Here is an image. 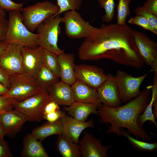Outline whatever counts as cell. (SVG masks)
Instances as JSON below:
<instances>
[{
    "mask_svg": "<svg viewBox=\"0 0 157 157\" xmlns=\"http://www.w3.org/2000/svg\"><path fill=\"white\" fill-rule=\"evenodd\" d=\"M83 60L107 59L122 65L140 68L143 60L134 42L133 30L126 24H102L85 38L78 49Z\"/></svg>",
    "mask_w": 157,
    "mask_h": 157,
    "instance_id": "cell-1",
    "label": "cell"
},
{
    "mask_svg": "<svg viewBox=\"0 0 157 157\" xmlns=\"http://www.w3.org/2000/svg\"><path fill=\"white\" fill-rule=\"evenodd\" d=\"M152 87V85L145 87L138 96L124 105L109 107L103 105L98 107L97 115L100 118L99 121L105 124H110L106 133H114L120 136L119 129L125 128L136 138L151 141V137L139 126L138 121L150 101Z\"/></svg>",
    "mask_w": 157,
    "mask_h": 157,
    "instance_id": "cell-2",
    "label": "cell"
},
{
    "mask_svg": "<svg viewBox=\"0 0 157 157\" xmlns=\"http://www.w3.org/2000/svg\"><path fill=\"white\" fill-rule=\"evenodd\" d=\"M38 34L30 31L24 24L20 12H9L8 26L4 42L22 47H35L38 46Z\"/></svg>",
    "mask_w": 157,
    "mask_h": 157,
    "instance_id": "cell-3",
    "label": "cell"
},
{
    "mask_svg": "<svg viewBox=\"0 0 157 157\" xmlns=\"http://www.w3.org/2000/svg\"><path fill=\"white\" fill-rule=\"evenodd\" d=\"M62 20L60 15H53L40 24L36 29L38 46L57 55L64 51L58 44L61 32L60 24Z\"/></svg>",
    "mask_w": 157,
    "mask_h": 157,
    "instance_id": "cell-4",
    "label": "cell"
},
{
    "mask_svg": "<svg viewBox=\"0 0 157 157\" xmlns=\"http://www.w3.org/2000/svg\"><path fill=\"white\" fill-rule=\"evenodd\" d=\"M59 10L57 5L47 0L28 6L22 11L23 23L33 33L40 24L50 17L57 15Z\"/></svg>",
    "mask_w": 157,
    "mask_h": 157,
    "instance_id": "cell-5",
    "label": "cell"
},
{
    "mask_svg": "<svg viewBox=\"0 0 157 157\" xmlns=\"http://www.w3.org/2000/svg\"><path fill=\"white\" fill-rule=\"evenodd\" d=\"M10 87L4 94L6 97L21 101L43 90L35 78L24 72L10 76Z\"/></svg>",
    "mask_w": 157,
    "mask_h": 157,
    "instance_id": "cell-6",
    "label": "cell"
},
{
    "mask_svg": "<svg viewBox=\"0 0 157 157\" xmlns=\"http://www.w3.org/2000/svg\"><path fill=\"white\" fill-rule=\"evenodd\" d=\"M52 99L48 92L43 91L21 101H18L14 108L25 115L28 121L40 122L43 119L45 106Z\"/></svg>",
    "mask_w": 157,
    "mask_h": 157,
    "instance_id": "cell-7",
    "label": "cell"
},
{
    "mask_svg": "<svg viewBox=\"0 0 157 157\" xmlns=\"http://www.w3.org/2000/svg\"><path fill=\"white\" fill-rule=\"evenodd\" d=\"M151 72V69L143 75L135 77L126 72L117 71L115 77L122 102L129 101L141 94V85Z\"/></svg>",
    "mask_w": 157,
    "mask_h": 157,
    "instance_id": "cell-8",
    "label": "cell"
},
{
    "mask_svg": "<svg viewBox=\"0 0 157 157\" xmlns=\"http://www.w3.org/2000/svg\"><path fill=\"white\" fill-rule=\"evenodd\" d=\"M62 19L65 34L70 39L85 38L95 28L83 19L81 15L76 10L65 12Z\"/></svg>",
    "mask_w": 157,
    "mask_h": 157,
    "instance_id": "cell-9",
    "label": "cell"
},
{
    "mask_svg": "<svg viewBox=\"0 0 157 157\" xmlns=\"http://www.w3.org/2000/svg\"><path fill=\"white\" fill-rule=\"evenodd\" d=\"M135 43L143 60L157 74V43L144 33L133 30Z\"/></svg>",
    "mask_w": 157,
    "mask_h": 157,
    "instance_id": "cell-10",
    "label": "cell"
},
{
    "mask_svg": "<svg viewBox=\"0 0 157 157\" xmlns=\"http://www.w3.org/2000/svg\"><path fill=\"white\" fill-rule=\"evenodd\" d=\"M22 47L10 44L0 56V66L10 76L24 72L22 54Z\"/></svg>",
    "mask_w": 157,
    "mask_h": 157,
    "instance_id": "cell-11",
    "label": "cell"
},
{
    "mask_svg": "<svg viewBox=\"0 0 157 157\" xmlns=\"http://www.w3.org/2000/svg\"><path fill=\"white\" fill-rule=\"evenodd\" d=\"M107 75L106 79L97 89L99 100L106 107L120 106L122 101L115 76L110 74Z\"/></svg>",
    "mask_w": 157,
    "mask_h": 157,
    "instance_id": "cell-12",
    "label": "cell"
},
{
    "mask_svg": "<svg viewBox=\"0 0 157 157\" xmlns=\"http://www.w3.org/2000/svg\"><path fill=\"white\" fill-rule=\"evenodd\" d=\"M74 71L76 78L97 90L107 77L102 69L94 65L75 64Z\"/></svg>",
    "mask_w": 157,
    "mask_h": 157,
    "instance_id": "cell-13",
    "label": "cell"
},
{
    "mask_svg": "<svg viewBox=\"0 0 157 157\" xmlns=\"http://www.w3.org/2000/svg\"><path fill=\"white\" fill-rule=\"evenodd\" d=\"M78 144L83 157H107L108 152L112 147L111 145H103L100 139L85 131Z\"/></svg>",
    "mask_w": 157,
    "mask_h": 157,
    "instance_id": "cell-14",
    "label": "cell"
},
{
    "mask_svg": "<svg viewBox=\"0 0 157 157\" xmlns=\"http://www.w3.org/2000/svg\"><path fill=\"white\" fill-rule=\"evenodd\" d=\"M61 119L63 127L62 134L68 137L75 143L78 144L80 135L87 128L93 127L94 122L92 119L81 121L67 115L62 111Z\"/></svg>",
    "mask_w": 157,
    "mask_h": 157,
    "instance_id": "cell-15",
    "label": "cell"
},
{
    "mask_svg": "<svg viewBox=\"0 0 157 157\" xmlns=\"http://www.w3.org/2000/svg\"><path fill=\"white\" fill-rule=\"evenodd\" d=\"M43 49L39 46L35 47H22V54L24 73L35 77L43 64Z\"/></svg>",
    "mask_w": 157,
    "mask_h": 157,
    "instance_id": "cell-16",
    "label": "cell"
},
{
    "mask_svg": "<svg viewBox=\"0 0 157 157\" xmlns=\"http://www.w3.org/2000/svg\"><path fill=\"white\" fill-rule=\"evenodd\" d=\"M27 121L25 115L15 109L0 113V121L6 131V135L12 138L22 130L24 124Z\"/></svg>",
    "mask_w": 157,
    "mask_h": 157,
    "instance_id": "cell-17",
    "label": "cell"
},
{
    "mask_svg": "<svg viewBox=\"0 0 157 157\" xmlns=\"http://www.w3.org/2000/svg\"><path fill=\"white\" fill-rule=\"evenodd\" d=\"M71 86L74 101L92 104L98 107L103 105L96 89L77 78Z\"/></svg>",
    "mask_w": 157,
    "mask_h": 157,
    "instance_id": "cell-18",
    "label": "cell"
},
{
    "mask_svg": "<svg viewBox=\"0 0 157 157\" xmlns=\"http://www.w3.org/2000/svg\"><path fill=\"white\" fill-rule=\"evenodd\" d=\"M47 92L59 106H69L74 101L71 85L61 81L49 87Z\"/></svg>",
    "mask_w": 157,
    "mask_h": 157,
    "instance_id": "cell-19",
    "label": "cell"
},
{
    "mask_svg": "<svg viewBox=\"0 0 157 157\" xmlns=\"http://www.w3.org/2000/svg\"><path fill=\"white\" fill-rule=\"evenodd\" d=\"M61 81L71 85L76 77L74 71L75 56L73 53L64 51L58 55Z\"/></svg>",
    "mask_w": 157,
    "mask_h": 157,
    "instance_id": "cell-20",
    "label": "cell"
},
{
    "mask_svg": "<svg viewBox=\"0 0 157 157\" xmlns=\"http://www.w3.org/2000/svg\"><path fill=\"white\" fill-rule=\"evenodd\" d=\"M98 107L94 104L74 101L70 105L65 106L63 110L75 119L85 121L91 114L97 115Z\"/></svg>",
    "mask_w": 157,
    "mask_h": 157,
    "instance_id": "cell-21",
    "label": "cell"
},
{
    "mask_svg": "<svg viewBox=\"0 0 157 157\" xmlns=\"http://www.w3.org/2000/svg\"><path fill=\"white\" fill-rule=\"evenodd\" d=\"M31 133L26 135L23 141L21 156L24 157H49L41 142Z\"/></svg>",
    "mask_w": 157,
    "mask_h": 157,
    "instance_id": "cell-22",
    "label": "cell"
},
{
    "mask_svg": "<svg viewBox=\"0 0 157 157\" xmlns=\"http://www.w3.org/2000/svg\"><path fill=\"white\" fill-rule=\"evenodd\" d=\"M56 149L63 157H81L78 144L62 134L58 135Z\"/></svg>",
    "mask_w": 157,
    "mask_h": 157,
    "instance_id": "cell-23",
    "label": "cell"
},
{
    "mask_svg": "<svg viewBox=\"0 0 157 157\" xmlns=\"http://www.w3.org/2000/svg\"><path fill=\"white\" fill-rule=\"evenodd\" d=\"M62 125L61 118L53 122H47L33 129L31 134L41 141L51 135L62 134Z\"/></svg>",
    "mask_w": 157,
    "mask_h": 157,
    "instance_id": "cell-24",
    "label": "cell"
},
{
    "mask_svg": "<svg viewBox=\"0 0 157 157\" xmlns=\"http://www.w3.org/2000/svg\"><path fill=\"white\" fill-rule=\"evenodd\" d=\"M151 98L144 112L138 118V122L141 128L144 123L147 121H150L154 123L157 128V122L154 117L152 110L153 105L155 99L157 98V74H154L153 85L151 89Z\"/></svg>",
    "mask_w": 157,
    "mask_h": 157,
    "instance_id": "cell-25",
    "label": "cell"
},
{
    "mask_svg": "<svg viewBox=\"0 0 157 157\" xmlns=\"http://www.w3.org/2000/svg\"><path fill=\"white\" fill-rule=\"evenodd\" d=\"M34 78L40 88L43 90L47 92L49 87L58 81L59 78L54 74L43 64Z\"/></svg>",
    "mask_w": 157,
    "mask_h": 157,
    "instance_id": "cell-26",
    "label": "cell"
},
{
    "mask_svg": "<svg viewBox=\"0 0 157 157\" xmlns=\"http://www.w3.org/2000/svg\"><path fill=\"white\" fill-rule=\"evenodd\" d=\"M121 136L126 138L131 145L136 150L141 152H149L154 151L157 149V142L149 143L138 140L133 137L130 134L122 128L119 129Z\"/></svg>",
    "mask_w": 157,
    "mask_h": 157,
    "instance_id": "cell-27",
    "label": "cell"
},
{
    "mask_svg": "<svg viewBox=\"0 0 157 157\" xmlns=\"http://www.w3.org/2000/svg\"><path fill=\"white\" fill-rule=\"evenodd\" d=\"M43 64L57 76L60 78V70L58 55L43 49Z\"/></svg>",
    "mask_w": 157,
    "mask_h": 157,
    "instance_id": "cell-28",
    "label": "cell"
},
{
    "mask_svg": "<svg viewBox=\"0 0 157 157\" xmlns=\"http://www.w3.org/2000/svg\"><path fill=\"white\" fill-rule=\"evenodd\" d=\"M132 0H118L117 7V24L119 25L126 24L127 17L130 14L129 4Z\"/></svg>",
    "mask_w": 157,
    "mask_h": 157,
    "instance_id": "cell-29",
    "label": "cell"
},
{
    "mask_svg": "<svg viewBox=\"0 0 157 157\" xmlns=\"http://www.w3.org/2000/svg\"><path fill=\"white\" fill-rule=\"evenodd\" d=\"M100 6L105 11L102 20L105 23H109L113 20L115 14L114 0H97Z\"/></svg>",
    "mask_w": 157,
    "mask_h": 157,
    "instance_id": "cell-30",
    "label": "cell"
},
{
    "mask_svg": "<svg viewBox=\"0 0 157 157\" xmlns=\"http://www.w3.org/2000/svg\"><path fill=\"white\" fill-rule=\"evenodd\" d=\"M59 10L57 14L72 10H78L82 3V0H57Z\"/></svg>",
    "mask_w": 157,
    "mask_h": 157,
    "instance_id": "cell-31",
    "label": "cell"
},
{
    "mask_svg": "<svg viewBox=\"0 0 157 157\" xmlns=\"http://www.w3.org/2000/svg\"><path fill=\"white\" fill-rule=\"evenodd\" d=\"M128 22L131 24L140 26L157 35V29L151 26L146 18L142 15L136 14L134 17L131 18Z\"/></svg>",
    "mask_w": 157,
    "mask_h": 157,
    "instance_id": "cell-32",
    "label": "cell"
},
{
    "mask_svg": "<svg viewBox=\"0 0 157 157\" xmlns=\"http://www.w3.org/2000/svg\"><path fill=\"white\" fill-rule=\"evenodd\" d=\"M134 12L136 14L143 15L147 19L153 27L157 29V15L145 10L142 7L138 6L135 8Z\"/></svg>",
    "mask_w": 157,
    "mask_h": 157,
    "instance_id": "cell-33",
    "label": "cell"
},
{
    "mask_svg": "<svg viewBox=\"0 0 157 157\" xmlns=\"http://www.w3.org/2000/svg\"><path fill=\"white\" fill-rule=\"evenodd\" d=\"M17 101L15 99L8 98L4 95H0V112L12 110Z\"/></svg>",
    "mask_w": 157,
    "mask_h": 157,
    "instance_id": "cell-34",
    "label": "cell"
},
{
    "mask_svg": "<svg viewBox=\"0 0 157 157\" xmlns=\"http://www.w3.org/2000/svg\"><path fill=\"white\" fill-rule=\"evenodd\" d=\"M23 4L15 3L11 0H0V5L2 8L8 12H22L23 8Z\"/></svg>",
    "mask_w": 157,
    "mask_h": 157,
    "instance_id": "cell-35",
    "label": "cell"
},
{
    "mask_svg": "<svg viewBox=\"0 0 157 157\" xmlns=\"http://www.w3.org/2000/svg\"><path fill=\"white\" fill-rule=\"evenodd\" d=\"M13 154L3 138L0 139V157H11Z\"/></svg>",
    "mask_w": 157,
    "mask_h": 157,
    "instance_id": "cell-36",
    "label": "cell"
},
{
    "mask_svg": "<svg viewBox=\"0 0 157 157\" xmlns=\"http://www.w3.org/2000/svg\"><path fill=\"white\" fill-rule=\"evenodd\" d=\"M142 7L147 11L157 15V0H147Z\"/></svg>",
    "mask_w": 157,
    "mask_h": 157,
    "instance_id": "cell-37",
    "label": "cell"
},
{
    "mask_svg": "<svg viewBox=\"0 0 157 157\" xmlns=\"http://www.w3.org/2000/svg\"><path fill=\"white\" fill-rule=\"evenodd\" d=\"M62 111L58 109L54 111L44 115L43 119L46 120L48 122H53L60 119L62 115Z\"/></svg>",
    "mask_w": 157,
    "mask_h": 157,
    "instance_id": "cell-38",
    "label": "cell"
},
{
    "mask_svg": "<svg viewBox=\"0 0 157 157\" xmlns=\"http://www.w3.org/2000/svg\"><path fill=\"white\" fill-rule=\"evenodd\" d=\"M58 109H60L59 105L55 101L52 99L45 106L44 110L43 116Z\"/></svg>",
    "mask_w": 157,
    "mask_h": 157,
    "instance_id": "cell-39",
    "label": "cell"
},
{
    "mask_svg": "<svg viewBox=\"0 0 157 157\" xmlns=\"http://www.w3.org/2000/svg\"><path fill=\"white\" fill-rule=\"evenodd\" d=\"M8 20L5 18L0 20V42H3L6 36Z\"/></svg>",
    "mask_w": 157,
    "mask_h": 157,
    "instance_id": "cell-40",
    "label": "cell"
},
{
    "mask_svg": "<svg viewBox=\"0 0 157 157\" xmlns=\"http://www.w3.org/2000/svg\"><path fill=\"white\" fill-rule=\"evenodd\" d=\"M10 76L0 66V82L3 84L8 89L10 87Z\"/></svg>",
    "mask_w": 157,
    "mask_h": 157,
    "instance_id": "cell-41",
    "label": "cell"
},
{
    "mask_svg": "<svg viewBox=\"0 0 157 157\" xmlns=\"http://www.w3.org/2000/svg\"><path fill=\"white\" fill-rule=\"evenodd\" d=\"M9 44L4 42H0V56L4 52Z\"/></svg>",
    "mask_w": 157,
    "mask_h": 157,
    "instance_id": "cell-42",
    "label": "cell"
},
{
    "mask_svg": "<svg viewBox=\"0 0 157 157\" xmlns=\"http://www.w3.org/2000/svg\"><path fill=\"white\" fill-rule=\"evenodd\" d=\"M8 88L0 82V95L5 94L8 91Z\"/></svg>",
    "mask_w": 157,
    "mask_h": 157,
    "instance_id": "cell-43",
    "label": "cell"
},
{
    "mask_svg": "<svg viewBox=\"0 0 157 157\" xmlns=\"http://www.w3.org/2000/svg\"><path fill=\"white\" fill-rule=\"evenodd\" d=\"M6 131L1 122L0 121V139L3 138L4 136L6 135Z\"/></svg>",
    "mask_w": 157,
    "mask_h": 157,
    "instance_id": "cell-44",
    "label": "cell"
},
{
    "mask_svg": "<svg viewBox=\"0 0 157 157\" xmlns=\"http://www.w3.org/2000/svg\"><path fill=\"white\" fill-rule=\"evenodd\" d=\"M5 10L2 8L0 5V20L5 18Z\"/></svg>",
    "mask_w": 157,
    "mask_h": 157,
    "instance_id": "cell-45",
    "label": "cell"
},
{
    "mask_svg": "<svg viewBox=\"0 0 157 157\" xmlns=\"http://www.w3.org/2000/svg\"><path fill=\"white\" fill-rule=\"evenodd\" d=\"M1 112H0V113Z\"/></svg>",
    "mask_w": 157,
    "mask_h": 157,
    "instance_id": "cell-46",
    "label": "cell"
}]
</instances>
